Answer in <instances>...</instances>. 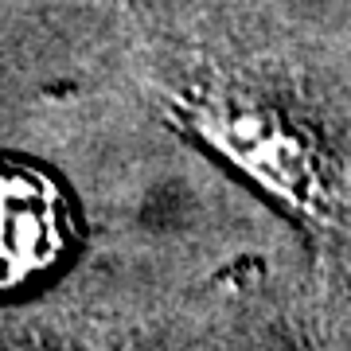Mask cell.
<instances>
[{
    "instance_id": "2",
    "label": "cell",
    "mask_w": 351,
    "mask_h": 351,
    "mask_svg": "<svg viewBox=\"0 0 351 351\" xmlns=\"http://www.w3.org/2000/svg\"><path fill=\"white\" fill-rule=\"evenodd\" d=\"M63 246L59 199L32 172L0 176V285H16L55 262Z\"/></svg>"
},
{
    "instance_id": "1",
    "label": "cell",
    "mask_w": 351,
    "mask_h": 351,
    "mask_svg": "<svg viewBox=\"0 0 351 351\" xmlns=\"http://www.w3.org/2000/svg\"><path fill=\"white\" fill-rule=\"evenodd\" d=\"M149 90L168 110V117H176L207 149L242 168L254 184H262L304 211L320 207L324 172H320L313 141L297 129V121L281 106H274L265 90L223 71H207L184 82L149 78Z\"/></svg>"
}]
</instances>
